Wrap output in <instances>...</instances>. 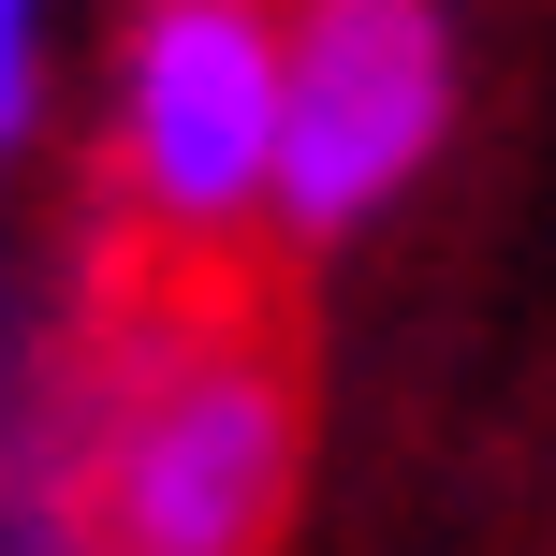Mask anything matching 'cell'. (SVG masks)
I'll list each match as a JSON object with an SVG mask.
<instances>
[{
  "mask_svg": "<svg viewBox=\"0 0 556 556\" xmlns=\"http://www.w3.org/2000/svg\"><path fill=\"white\" fill-rule=\"evenodd\" d=\"M307 381L250 337L147 366L74 469V556H264L293 528Z\"/></svg>",
  "mask_w": 556,
  "mask_h": 556,
  "instance_id": "1",
  "label": "cell"
},
{
  "mask_svg": "<svg viewBox=\"0 0 556 556\" xmlns=\"http://www.w3.org/2000/svg\"><path fill=\"white\" fill-rule=\"evenodd\" d=\"M454 132V29L440 0H307L278 29V205L293 250L381 220Z\"/></svg>",
  "mask_w": 556,
  "mask_h": 556,
  "instance_id": "2",
  "label": "cell"
},
{
  "mask_svg": "<svg viewBox=\"0 0 556 556\" xmlns=\"http://www.w3.org/2000/svg\"><path fill=\"white\" fill-rule=\"evenodd\" d=\"M117 176L162 235H235L278 205V15L264 0H147L117 45Z\"/></svg>",
  "mask_w": 556,
  "mask_h": 556,
  "instance_id": "3",
  "label": "cell"
},
{
  "mask_svg": "<svg viewBox=\"0 0 556 556\" xmlns=\"http://www.w3.org/2000/svg\"><path fill=\"white\" fill-rule=\"evenodd\" d=\"M29 45H45V0H0V147L29 132Z\"/></svg>",
  "mask_w": 556,
  "mask_h": 556,
  "instance_id": "4",
  "label": "cell"
}]
</instances>
